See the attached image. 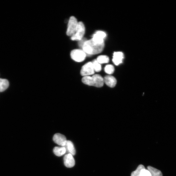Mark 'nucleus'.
I'll return each instance as SVG.
<instances>
[{
  "mask_svg": "<svg viewBox=\"0 0 176 176\" xmlns=\"http://www.w3.org/2000/svg\"><path fill=\"white\" fill-rule=\"evenodd\" d=\"M53 140L55 143L62 146L65 145L67 141L64 135L59 133L54 135Z\"/></svg>",
  "mask_w": 176,
  "mask_h": 176,
  "instance_id": "nucleus-8",
  "label": "nucleus"
},
{
  "mask_svg": "<svg viewBox=\"0 0 176 176\" xmlns=\"http://www.w3.org/2000/svg\"><path fill=\"white\" fill-rule=\"evenodd\" d=\"M92 63L95 71L99 72L101 71V66L100 64L97 61V60H94Z\"/></svg>",
  "mask_w": 176,
  "mask_h": 176,
  "instance_id": "nucleus-19",
  "label": "nucleus"
},
{
  "mask_svg": "<svg viewBox=\"0 0 176 176\" xmlns=\"http://www.w3.org/2000/svg\"><path fill=\"white\" fill-rule=\"evenodd\" d=\"M78 24V22L75 17L72 16L70 18L66 32L67 36L72 37L75 33L77 28Z\"/></svg>",
  "mask_w": 176,
  "mask_h": 176,
  "instance_id": "nucleus-3",
  "label": "nucleus"
},
{
  "mask_svg": "<svg viewBox=\"0 0 176 176\" xmlns=\"http://www.w3.org/2000/svg\"><path fill=\"white\" fill-rule=\"evenodd\" d=\"M94 72L92 63L89 62L82 67L81 71V74L84 77L89 76L94 74Z\"/></svg>",
  "mask_w": 176,
  "mask_h": 176,
  "instance_id": "nucleus-6",
  "label": "nucleus"
},
{
  "mask_svg": "<svg viewBox=\"0 0 176 176\" xmlns=\"http://www.w3.org/2000/svg\"><path fill=\"white\" fill-rule=\"evenodd\" d=\"M71 56L73 60L77 62L80 63L84 60L86 54L82 50L74 49L72 51Z\"/></svg>",
  "mask_w": 176,
  "mask_h": 176,
  "instance_id": "nucleus-5",
  "label": "nucleus"
},
{
  "mask_svg": "<svg viewBox=\"0 0 176 176\" xmlns=\"http://www.w3.org/2000/svg\"><path fill=\"white\" fill-rule=\"evenodd\" d=\"M85 28L84 24L82 22H78L77 28L74 34L72 36L71 39L73 40H82L85 33Z\"/></svg>",
  "mask_w": 176,
  "mask_h": 176,
  "instance_id": "nucleus-4",
  "label": "nucleus"
},
{
  "mask_svg": "<svg viewBox=\"0 0 176 176\" xmlns=\"http://www.w3.org/2000/svg\"><path fill=\"white\" fill-rule=\"evenodd\" d=\"M147 170L150 172L151 176H162L160 171L151 166H148Z\"/></svg>",
  "mask_w": 176,
  "mask_h": 176,
  "instance_id": "nucleus-15",
  "label": "nucleus"
},
{
  "mask_svg": "<svg viewBox=\"0 0 176 176\" xmlns=\"http://www.w3.org/2000/svg\"><path fill=\"white\" fill-rule=\"evenodd\" d=\"M64 146L66 148L67 154H70L73 155H76V151L75 147L71 141H67L66 143Z\"/></svg>",
  "mask_w": 176,
  "mask_h": 176,
  "instance_id": "nucleus-12",
  "label": "nucleus"
},
{
  "mask_svg": "<svg viewBox=\"0 0 176 176\" xmlns=\"http://www.w3.org/2000/svg\"><path fill=\"white\" fill-rule=\"evenodd\" d=\"M104 43L99 44L95 42L91 39L86 40L82 46V50L89 55H96L102 52L104 48Z\"/></svg>",
  "mask_w": 176,
  "mask_h": 176,
  "instance_id": "nucleus-1",
  "label": "nucleus"
},
{
  "mask_svg": "<svg viewBox=\"0 0 176 176\" xmlns=\"http://www.w3.org/2000/svg\"><path fill=\"white\" fill-rule=\"evenodd\" d=\"M65 165L67 168H72L75 165V160L73 155L70 154H67L64 158Z\"/></svg>",
  "mask_w": 176,
  "mask_h": 176,
  "instance_id": "nucleus-9",
  "label": "nucleus"
},
{
  "mask_svg": "<svg viewBox=\"0 0 176 176\" xmlns=\"http://www.w3.org/2000/svg\"><path fill=\"white\" fill-rule=\"evenodd\" d=\"M104 71L108 74H112L114 71V67L112 65H107L105 67Z\"/></svg>",
  "mask_w": 176,
  "mask_h": 176,
  "instance_id": "nucleus-18",
  "label": "nucleus"
},
{
  "mask_svg": "<svg viewBox=\"0 0 176 176\" xmlns=\"http://www.w3.org/2000/svg\"><path fill=\"white\" fill-rule=\"evenodd\" d=\"M124 58V54L121 52H114L113 54V62L117 66L123 63Z\"/></svg>",
  "mask_w": 176,
  "mask_h": 176,
  "instance_id": "nucleus-10",
  "label": "nucleus"
},
{
  "mask_svg": "<svg viewBox=\"0 0 176 176\" xmlns=\"http://www.w3.org/2000/svg\"><path fill=\"white\" fill-rule=\"evenodd\" d=\"M82 82L86 85L101 87L103 86L104 78L99 74H95L92 76L84 77L82 80Z\"/></svg>",
  "mask_w": 176,
  "mask_h": 176,
  "instance_id": "nucleus-2",
  "label": "nucleus"
},
{
  "mask_svg": "<svg viewBox=\"0 0 176 176\" xmlns=\"http://www.w3.org/2000/svg\"><path fill=\"white\" fill-rule=\"evenodd\" d=\"M9 86V83L7 80L0 78V92L5 91Z\"/></svg>",
  "mask_w": 176,
  "mask_h": 176,
  "instance_id": "nucleus-14",
  "label": "nucleus"
},
{
  "mask_svg": "<svg viewBox=\"0 0 176 176\" xmlns=\"http://www.w3.org/2000/svg\"><path fill=\"white\" fill-rule=\"evenodd\" d=\"M104 83L108 86L113 88L116 86L117 81L114 77L108 75L105 76L104 78Z\"/></svg>",
  "mask_w": 176,
  "mask_h": 176,
  "instance_id": "nucleus-11",
  "label": "nucleus"
},
{
  "mask_svg": "<svg viewBox=\"0 0 176 176\" xmlns=\"http://www.w3.org/2000/svg\"><path fill=\"white\" fill-rule=\"evenodd\" d=\"M141 176H151V174L147 169H145L142 171Z\"/></svg>",
  "mask_w": 176,
  "mask_h": 176,
  "instance_id": "nucleus-20",
  "label": "nucleus"
},
{
  "mask_svg": "<svg viewBox=\"0 0 176 176\" xmlns=\"http://www.w3.org/2000/svg\"><path fill=\"white\" fill-rule=\"evenodd\" d=\"M100 64L108 63L109 61V58L107 56L101 55L99 56L96 59Z\"/></svg>",
  "mask_w": 176,
  "mask_h": 176,
  "instance_id": "nucleus-16",
  "label": "nucleus"
},
{
  "mask_svg": "<svg viewBox=\"0 0 176 176\" xmlns=\"http://www.w3.org/2000/svg\"><path fill=\"white\" fill-rule=\"evenodd\" d=\"M145 169V168L144 165H140L136 170L132 172L131 176H141L142 171Z\"/></svg>",
  "mask_w": 176,
  "mask_h": 176,
  "instance_id": "nucleus-17",
  "label": "nucleus"
},
{
  "mask_svg": "<svg viewBox=\"0 0 176 176\" xmlns=\"http://www.w3.org/2000/svg\"><path fill=\"white\" fill-rule=\"evenodd\" d=\"M53 152L57 156L61 157L66 153V148L64 146L55 147L53 149Z\"/></svg>",
  "mask_w": 176,
  "mask_h": 176,
  "instance_id": "nucleus-13",
  "label": "nucleus"
},
{
  "mask_svg": "<svg viewBox=\"0 0 176 176\" xmlns=\"http://www.w3.org/2000/svg\"><path fill=\"white\" fill-rule=\"evenodd\" d=\"M106 36V34L104 32L98 31L95 33L92 39L95 42L101 44L104 43V39Z\"/></svg>",
  "mask_w": 176,
  "mask_h": 176,
  "instance_id": "nucleus-7",
  "label": "nucleus"
}]
</instances>
